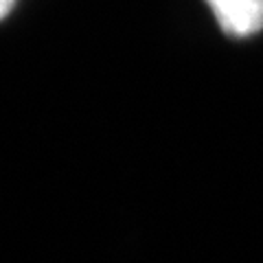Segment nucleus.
<instances>
[{"mask_svg":"<svg viewBox=\"0 0 263 263\" xmlns=\"http://www.w3.org/2000/svg\"><path fill=\"white\" fill-rule=\"evenodd\" d=\"M219 29L233 37H250L263 31V0H204Z\"/></svg>","mask_w":263,"mask_h":263,"instance_id":"obj_1","label":"nucleus"},{"mask_svg":"<svg viewBox=\"0 0 263 263\" xmlns=\"http://www.w3.org/2000/svg\"><path fill=\"white\" fill-rule=\"evenodd\" d=\"M15 3H18V0H0V20H5L7 15L13 11Z\"/></svg>","mask_w":263,"mask_h":263,"instance_id":"obj_2","label":"nucleus"}]
</instances>
